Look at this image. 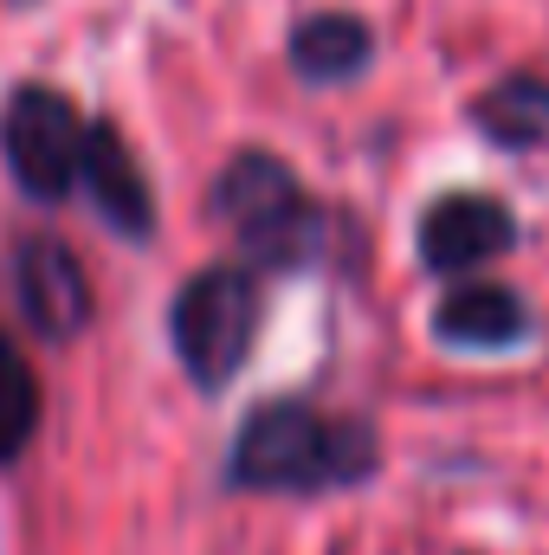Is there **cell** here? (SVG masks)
Returning a JSON list of instances; mask_svg holds the SVG:
<instances>
[{
  "label": "cell",
  "mask_w": 549,
  "mask_h": 555,
  "mask_svg": "<svg viewBox=\"0 0 549 555\" xmlns=\"http://www.w3.org/2000/svg\"><path fill=\"white\" fill-rule=\"evenodd\" d=\"M375 459L369 420H323L304 401H266L240 426L227 478L240 491H330L369 478Z\"/></svg>",
  "instance_id": "6da1fadb"
},
{
  "label": "cell",
  "mask_w": 549,
  "mask_h": 555,
  "mask_svg": "<svg viewBox=\"0 0 549 555\" xmlns=\"http://www.w3.org/2000/svg\"><path fill=\"white\" fill-rule=\"evenodd\" d=\"M214 214L240 233V246L259 259V266H310L317 246H323V214L317 201L297 188V175L266 155V149H240L220 181H214Z\"/></svg>",
  "instance_id": "7a4b0ae2"
},
{
  "label": "cell",
  "mask_w": 549,
  "mask_h": 555,
  "mask_svg": "<svg viewBox=\"0 0 549 555\" xmlns=\"http://www.w3.org/2000/svg\"><path fill=\"white\" fill-rule=\"evenodd\" d=\"M259 317H266L259 284L246 272H233V266H207L175 291L168 336H175V356L194 375V388H227L246 369Z\"/></svg>",
  "instance_id": "3957f363"
},
{
  "label": "cell",
  "mask_w": 549,
  "mask_h": 555,
  "mask_svg": "<svg viewBox=\"0 0 549 555\" xmlns=\"http://www.w3.org/2000/svg\"><path fill=\"white\" fill-rule=\"evenodd\" d=\"M85 137L91 124L78 117V104L52 85H20L13 104H7V124H0V149H7V168L13 181L33 194V201H65L78 188V168H85Z\"/></svg>",
  "instance_id": "277c9868"
},
{
  "label": "cell",
  "mask_w": 549,
  "mask_h": 555,
  "mask_svg": "<svg viewBox=\"0 0 549 555\" xmlns=\"http://www.w3.org/2000/svg\"><path fill=\"white\" fill-rule=\"evenodd\" d=\"M518 246V220L498 194H446L420 214V266L426 272H478Z\"/></svg>",
  "instance_id": "5b68a950"
},
{
  "label": "cell",
  "mask_w": 549,
  "mask_h": 555,
  "mask_svg": "<svg viewBox=\"0 0 549 555\" xmlns=\"http://www.w3.org/2000/svg\"><path fill=\"white\" fill-rule=\"evenodd\" d=\"M13 284H20V310L46 343H72L91 323V278L78 266V253L52 233L26 240L13 253Z\"/></svg>",
  "instance_id": "8992f818"
},
{
  "label": "cell",
  "mask_w": 549,
  "mask_h": 555,
  "mask_svg": "<svg viewBox=\"0 0 549 555\" xmlns=\"http://www.w3.org/2000/svg\"><path fill=\"white\" fill-rule=\"evenodd\" d=\"M78 181H85L91 207H98L117 233L149 240V227H155V194H149V175H142V162L130 155V142L117 137V124H91Z\"/></svg>",
  "instance_id": "52a82bcc"
},
{
  "label": "cell",
  "mask_w": 549,
  "mask_h": 555,
  "mask_svg": "<svg viewBox=\"0 0 549 555\" xmlns=\"http://www.w3.org/2000/svg\"><path fill=\"white\" fill-rule=\"evenodd\" d=\"M433 336L452 343V349H505V343L531 336V310L505 284H459L452 297H439Z\"/></svg>",
  "instance_id": "ba28073f"
},
{
  "label": "cell",
  "mask_w": 549,
  "mask_h": 555,
  "mask_svg": "<svg viewBox=\"0 0 549 555\" xmlns=\"http://www.w3.org/2000/svg\"><path fill=\"white\" fill-rule=\"evenodd\" d=\"M369 59H375V33H369L356 13H310V20L291 33V65H297V78H310V85L356 78Z\"/></svg>",
  "instance_id": "9c48e42d"
},
{
  "label": "cell",
  "mask_w": 549,
  "mask_h": 555,
  "mask_svg": "<svg viewBox=\"0 0 549 555\" xmlns=\"http://www.w3.org/2000/svg\"><path fill=\"white\" fill-rule=\"evenodd\" d=\"M472 124L498 142V149H544L549 142V85L537 72L498 78V85L472 104Z\"/></svg>",
  "instance_id": "30bf717a"
},
{
  "label": "cell",
  "mask_w": 549,
  "mask_h": 555,
  "mask_svg": "<svg viewBox=\"0 0 549 555\" xmlns=\"http://www.w3.org/2000/svg\"><path fill=\"white\" fill-rule=\"evenodd\" d=\"M33 433H39V375L0 330V465H13L33 446Z\"/></svg>",
  "instance_id": "8fae6325"
}]
</instances>
